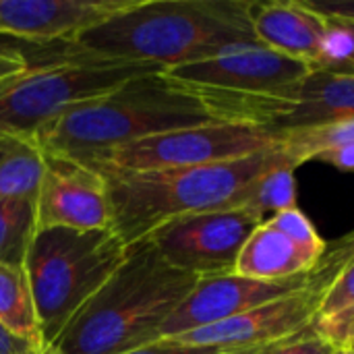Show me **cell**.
I'll return each instance as SVG.
<instances>
[{
	"label": "cell",
	"mask_w": 354,
	"mask_h": 354,
	"mask_svg": "<svg viewBox=\"0 0 354 354\" xmlns=\"http://www.w3.org/2000/svg\"><path fill=\"white\" fill-rule=\"evenodd\" d=\"M251 0H135L66 44V58L149 64L162 71L255 44Z\"/></svg>",
	"instance_id": "cell-1"
},
{
	"label": "cell",
	"mask_w": 354,
	"mask_h": 354,
	"mask_svg": "<svg viewBox=\"0 0 354 354\" xmlns=\"http://www.w3.org/2000/svg\"><path fill=\"white\" fill-rule=\"evenodd\" d=\"M278 166L295 168L276 145L249 158L207 166L102 172L108 185L112 230L133 247L172 220L243 209L253 183Z\"/></svg>",
	"instance_id": "cell-2"
},
{
	"label": "cell",
	"mask_w": 354,
	"mask_h": 354,
	"mask_svg": "<svg viewBox=\"0 0 354 354\" xmlns=\"http://www.w3.org/2000/svg\"><path fill=\"white\" fill-rule=\"evenodd\" d=\"M197 280L168 266L145 239L129 247L124 263L81 307L52 351L124 354L158 342L162 326Z\"/></svg>",
	"instance_id": "cell-3"
},
{
	"label": "cell",
	"mask_w": 354,
	"mask_h": 354,
	"mask_svg": "<svg viewBox=\"0 0 354 354\" xmlns=\"http://www.w3.org/2000/svg\"><path fill=\"white\" fill-rule=\"evenodd\" d=\"M207 122H220L164 71L135 77L118 89L83 102L35 131L44 153L91 164L133 141Z\"/></svg>",
	"instance_id": "cell-4"
},
{
	"label": "cell",
	"mask_w": 354,
	"mask_h": 354,
	"mask_svg": "<svg viewBox=\"0 0 354 354\" xmlns=\"http://www.w3.org/2000/svg\"><path fill=\"white\" fill-rule=\"evenodd\" d=\"M311 66L259 41L232 46L216 56L166 68L164 75L191 91L212 118L270 129L282 118Z\"/></svg>",
	"instance_id": "cell-5"
},
{
	"label": "cell",
	"mask_w": 354,
	"mask_h": 354,
	"mask_svg": "<svg viewBox=\"0 0 354 354\" xmlns=\"http://www.w3.org/2000/svg\"><path fill=\"white\" fill-rule=\"evenodd\" d=\"M129 247L108 230H37L25 259L46 351H52L81 307L124 263Z\"/></svg>",
	"instance_id": "cell-6"
},
{
	"label": "cell",
	"mask_w": 354,
	"mask_h": 354,
	"mask_svg": "<svg viewBox=\"0 0 354 354\" xmlns=\"http://www.w3.org/2000/svg\"><path fill=\"white\" fill-rule=\"evenodd\" d=\"M156 71L162 68L85 58H66L46 66H31L0 95V131L33 137L37 129L66 110Z\"/></svg>",
	"instance_id": "cell-7"
},
{
	"label": "cell",
	"mask_w": 354,
	"mask_h": 354,
	"mask_svg": "<svg viewBox=\"0 0 354 354\" xmlns=\"http://www.w3.org/2000/svg\"><path fill=\"white\" fill-rule=\"evenodd\" d=\"M278 143V135L259 124L207 122L133 141L97 158L89 166L100 172L193 168L249 158Z\"/></svg>",
	"instance_id": "cell-8"
},
{
	"label": "cell",
	"mask_w": 354,
	"mask_h": 354,
	"mask_svg": "<svg viewBox=\"0 0 354 354\" xmlns=\"http://www.w3.org/2000/svg\"><path fill=\"white\" fill-rule=\"evenodd\" d=\"M259 224L247 209L205 212L172 220L147 241L174 270L209 278L234 272L243 245Z\"/></svg>",
	"instance_id": "cell-9"
},
{
	"label": "cell",
	"mask_w": 354,
	"mask_h": 354,
	"mask_svg": "<svg viewBox=\"0 0 354 354\" xmlns=\"http://www.w3.org/2000/svg\"><path fill=\"white\" fill-rule=\"evenodd\" d=\"M46 228H112L104 174L83 162L44 153V172L35 195V232Z\"/></svg>",
	"instance_id": "cell-10"
},
{
	"label": "cell",
	"mask_w": 354,
	"mask_h": 354,
	"mask_svg": "<svg viewBox=\"0 0 354 354\" xmlns=\"http://www.w3.org/2000/svg\"><path fill=\"white\" fill-rule=\"evenodd\" d=\"M324 290L326 284L313 280L303 290L263 303L220 324L180 334L176 338H170V342L226 354L278 340L313 324L319 313Z\"/></svg>",
	"instance_id": "cell-11"
},
{
	"label": "cell",
	"mask_w": 354,
	"mask_h": 354,
	"mask_svg": "<svg viewBox=\"0 0 354 354\" xmlns=\"http://www.w3.org/2000/svg\"><path fill=\"white\" fill-rule=\"evenodd\" d=\"M328 243L313 222L299 209L280 212L263 220L247 239L236 259L234 274L274 282L311 274L326 253Z\"/></svg>",
	"instance_id": "cell-12"
},
{
	"label": "cell",
	"mask_w": 354,
	"mask_h": 354,
	"mask_svg": "<svg viewBox=\"0 0 354 354\" xmlns=\"http://www.w3.org/2000/svg\"><path fill=\"white\" fill-rule=\"evenodd\" d=\"M311 282H313L311 274L288 278V280H274V282L245 278L234 272L199 278L191 288V292L166 319L158 340H170L180 334L220 324L224 319L251 311L263 303L303 290Z\"/></svg>",
	"instance_id": "cell-13"
},
{
	"label": "cell",
	"mask_w": 354,
	"mask_h": 354,
	"mask_svg": "<svg viewBox=\"0 0 354 354\" xmlns=\"http://www.w3.org/2000/svg\"><path fill=\"white\" fill-rule=\"evenodd\" d=\"M135 0H0V35L27 41H73Z\"/></svg>",
	"instance_id": "cell-14"
},
{
	"label": "cell",
	"mask_w": 354,
	"mask_h": 354,
	"mask_svg": "<svg viewBox=\"0 0 354 354\" xmlns=\"http://www.w3.org/2000/svg\"><path fill=\"white\" fill-rule=\"evenodd\" d=\"M255 39L288 58L322 66L332 58L334 27L332 23L307 6V2H253Z\"/></svg>",
	"instance_id": "cell-15"
},
{
	"label": "cell",
	"mask_w": 354,
	"mask_h": 354,
	"mask_svg": "<svg viewBox=\"0 0 354 354\" xmlns=\"http://www.w3.org/2000/svg\"><path fill=\"white\" fill-rule=\"evenodd\" d=\"M354 120V71L315 66L301 83L290 110L270 131L284 133Z\"/></svg>",
	"instance_id": "cell-16"
},
{
	"label": "cell",
	"mask_w": 354,
	"mask_h": 354,
	"mask_svg": "<svg viewBox=\"0 0 354 354\" xmlns=\"http://www.w3.org/2000/svg\"><path fill=\"white\" fill-rule=\"evenodd\" d=\"M44 151L33 137L0 131V199H35Z\"/></svg>",
	"instance_id": "cell-17"
},
{
	"label": "cell",
	"mask_w": 354,
	"mask_h": 354,
	"mask_svg": "<svg viewBox=\"0 0 354 354\" xmlns=\"http://www.w3.org/2000/svg\"><path fill=\"white\" fill-rule=\"evenodd\" d=\"M0 324L46 351L25 268L0 263Z\"/></svg>",
	"instance_id": "cell-18"
},
{
	"label": "cell",
	"mask_w": 354,
	"mask_h": 354,
	"mask_svg": "<svg viewBox=\"0 0 354 354\" xmlns=\"http://www.w3.org/2000/svg\"><path fill=\"white\" fill-rule=\"evenodd\" d=\"M35 236V199H0V263L25 266Z\"/></svg>",
	"instance_id": "cell-19"
},
{
	"label": "cell",
	"mask_w": 354,
	"mask_h": 354,
	"mask_svg": "<svg viewBox=\"0 0 354 354\" xmlns=\"http://www.w3.org/2000/svg\"><path fill=\"white\" fill-rule=\"evenodd\" d=\"M292 207H297V180L295 168L290 166H278L261 174L243 205V209L251 212L261 222Z\"/></svg>",
	"instance_id": "cell-20"
},
{
	"label": "cell",
	"mask_w": 354,
	"mask_h": 354,
	"mask_svg": "<svg viewBox=\"0 0 354 354\" xmlns=\"http://www.w3.org/2000/svg\"><path fill=\"white\" fill-rule=\"evenodd\" d=\"M334 346L324 340L315 326L309 324L305 328H301L295 334L282 336L278 340L259 344V346H251V348H243V351H234V353L226 354H332Z\"/></svg>",
	"instance_id": "cell-21"
},
{
	"label": "cell",
	"mask_w": 354,
	"mask_h": 354,
	"mask_svg": "<svg viewBox=\"0 0 354 354\" xmlns=\"http://www.w3.org/2000/svg\"><path fill=\"white\" fill-rule=\"evenodd\" d=\"M351 305H354V259L351 263H346L336 274V278L326 286L317 317L334 315Z\"/></svg>",
	"instance_id": "cell-22"
},
{
	"label": "cell",
	"mask_w": 354,
	"mask_h": 354,
	"mask_svg": "<svg viewBox=\"0 0 354 354\" xmlns=\"http://www.w3.org/2000/svg\"><path fill=\"white\" fill-rule=\"evenodd\" d=\"M353 259L354 230L353 232H348L346 236H342V239H338V241H334V243H330V245L326 247V253H324L322 261L317 263V268L311 272V278L328 286V284L336 278V274H338L346 263H351Z\"/></svg>",
	"instance_id": "cell-23"
},
{
	"label": "cell",
	"mask_w": 354,
	"mask_h": 354,
	"mask_svg": "<svg viewBox=\"0 0 354 354\" xmlns=\"http://www.w3.org/2000/svg\"><path fill=\"white\" fill-rule=\"evenodd\" d=\"M313 326L317 334L328 340L334 348H346L354 342V305L328 315V317H315Z\"/></svg>",
	"instance_id": "cell-24"
},
{
	"label": "cell",
	"mask_w": 354,
	"mask_h": 354,
	"mask_svg": "<svg viewBox=\"0 0 354 354\" xmlns=\"http://www.w3.org/2000/svg\"><path fill=\"white\" fill-rule=\"evenodd\" d=\"M29 68H31L29 60L25 58V54L17 46L0 41V83L15 79V77H21Z\"/></svg>",
	"instance_id": "cell-25"
},
{
	"label": "cell",
	"mask_w": 354,
	"mask_h": 354,
	"mask_svg": "<svg viewBox=\"0 0 354 354\" xmlns=\"http://www.w3.org/2000/svg\"><path fill=\"white\" fill-rule=\"evenodd\" d=\"M309 8L332 23L354 25V0H305Z\"/></svg>",
	"instance_id": "cell-26"
},
{
	"label": "cell",
	"mask_w": 354,
	"mask_h": 354,
	"mask_svg": "<svg viewBox=\"0 0 354 354\" xmlns=\"http://www.w3.org/2000/svg\"><path fill=\"white\" fill-rule=\"evenodd\" d=\"M332 25L336 31H340V37L344 39V52L332 56L322 66H330L338 71H354V25L351 23H332Z\"/></svg>",
	"instance_id": "cell-27"
},
{
	"label": "cell",
	"mask_w": 354,
	"mask_h": 354,
	"mask_svg": "<svg viewBox=\"0 0 354 354\" xmlns=\"http://www.w3.org/2000/svg\"><path fill=\"white\" fill-rule=\"evenodd\" d=\"M0 354H56L54 351H44L23 338H19L17 334H12L10 330H6L0 324Z\"/></svg>",
	"instance_id": "cell-28"
},
{
	"label": "cell",
	"mask_w": 354,
	"mask_h": 354,
	"mask_svg": "<svg viewBox=\"0 0 354 354\" xmlns=\"http://www.w3.org/2000/svg\"><path fill=\"white\" fill-rule=\"evenodd\" d=\"M124 354H218L214 351H205V348H191V346H183L170 340H158L151 344H145L141 348H135L131 353Z\"/></svg>",
	"instance_id": "cell-29"
},
{
	"label": "cell",
	"mask_w": 354,
	"mask_h": 354,
	"mask_svg": "<svg viewBox=\"0 0 354 354\" xmlns=\"http://www.w3.org/2000/svg\"><path fill=\"white\" fill-rule=\"evenodd\" d=\"M317 160H324L332 166H336L342 172H354V143L340 145L336 149L324 151Z\"/></svg>",
	"instance_id": "cell-30"
},
{
	"label": "cell",
	"mask_w": 354,
	"mask_h": 354,
	"mask_svg": "<svg viewBox=\"0 0 354 354\" xmlns=\"http://www.w3.org/2000/svg\"><path fill=\"white\" fill-rule=\"evenodd\" d=\"M17 79H19V77H15V79H8V81H2V83H0V95H2V93H4V91H6V89H8V87H10V85L17 81Z\"/></svg>",
	"instance_id": "cell-31"
},
{
	"label": "cell",
	"mask_w": 354,
	"mask_h": 354,
	"mask_svg": "<svg viewBox=\"0 0 354 354\" xmlns=\"http://www.w3.org/2000/svg\"><path fill=\"white\" fill-rule=\"evenodd\" d=\"M332 354H354L353 348H334Z\"/></svg>",
	"instance_id": "cell-32"
},
{
	"label": "cell",
	"mask_w": 354,
	"mask_h": 354,
	"mask_svg": "<svg viewBox=\"0 0 354 354\" xmlns=\"http://www.w3.org/2000/svg\"><path fill=\"white\" fill-rule=\"evenodd\" d=\"M346 348H353V351H354V342H353V344H351V346H346Z\"/></svg>",
	"instance_id": "cell-33"
}]
</instances>
